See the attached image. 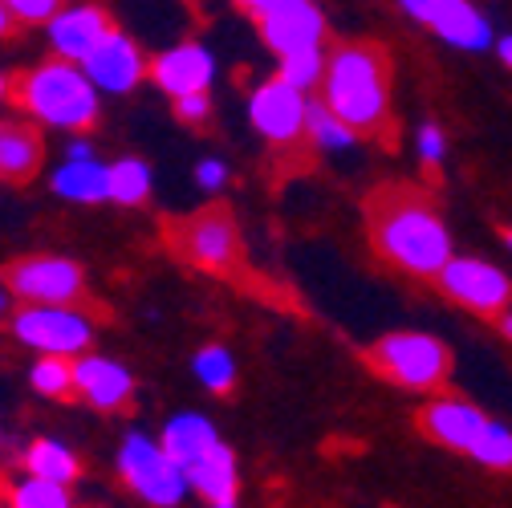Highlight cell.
<instances>
[{
	"mask_svg": "<svg viewBox=\"0 0 512 508\" xmlns=\"http://www.w3.org/2000/svg\"><path fill=\"white\" fill-rule=\"evenodd\" d=\"M78 391H82V403H90L106 415H131L135 411L131 374L106 358H82L78 362Z\"/></svg>",
	"mask_w": 512,
	"mask_h": 508,
	"instance_id": "e0dca14e",
	"label": "cell"
},
{
	"mask_svg": "<svg viewBox=\"0 0 512 508\" xmlns=\"http://www.w3.org/2000/svg\"><path fill=\"white\" fill-rule=\"evenodd\" d=\"M86 66V74H90V82L94 86H102V90H110V94H126V90H135L147 74H151V66H147V57H143V49L126 37V33H118V29H110L106 33V41L82 61Z\"/></svg>",
	"mask_w": 512,
	"mask_h": 508,
	"instance_id": "5bb4252c",
	"label": "cell"
},
{
	"mask_svg": "<svg viewBox=\"0 0 512 508\" xmlns=\"http://www.w3.org/2000/svg\"><path fill=\"white\" fill-rule=\"evenodd\" d=\"M175 114L183 118V122H204L208 114H212V102H208V90H196V94H179L175 98Z\"/></svg>",
	"mask_w": 512,
	"mask_h": 508,
	"instance_id": "f546056e",
	"label": "cell"
},
{
	"mask_svg": "<svg viewBox=\"0 0 512 508\" xmlns=\"http://www.w3.org/2000/svg\"><path fill=\"white\" fill-rule=\"evenodd\" d=\"M500 61L512 70V37H504V41H500Z\"/></svg>",
	"mask_w": 512,
	"mask_h": 508,
	"instance_id": "d590c367",
	"label": "cell"
},
{
	"mask_svg": "<svg viewBox=\"0 0 512 508\" xmlns=\"http://www.w3.org/2000/svg\"><path fill=\"white\" fill-rule=\"evenodd\" d=\"M435 285L447 297H452V301H460L464 309L480 313V317H500L512 305V281H508V273H500L488 261L452 257V261L439 269Z\"/></svg>",
	"mask_w": 512,
	"mask_h": 508,
	"instance_id": "30bf717a",
	"label": "cell"
},
{
	"mask_svg": "<svg viewBox=\"0 0 512 508\" xmlns=\"http://www.w3.org/2000/svg\"><path fill=\"white\" fill-rule=\"evenodd\" d=\"M33 387L57 403H82L78 391V362L70 354H45L33 366Z\"/></svg>",
	"mask_w": 512,
	"mask_h": 508,
	"instance_id": "44dd1931",
	"label": "cell"
},
{
	"mask_svg": "<svg viewBox=\"0 0 512 508\" xmlns=\"http://www.w3.org/2000/svg\"><path fill=\"white\" fill-rule=\"evenodd\" d=\"M309 139H313L317 151H346L358 135L350 131V126L326 102H309Z\"/></svg>",
	"mask_w": 512,
	"mask_h": 508,
	"instance_id": "cb8c5ba5",
	"label": "cell"
},
{
	"mask_svg": "<svg viewBox=\"0 0 512 508\" xmlns=\"http://www.w3.org/2000/svg\"><path fill=\"white\" fill-rule=\"evenodd\" d=\"M118 472H122L126 484H131L155 508H175L179 496H183V484H187L179 464L163 448H155L151 439H143V435L126 439V448L118 456Z\"/></svg>",
	"mask_w": 512,
	"mask_h": 508,
	"instance_id": "9c48e42d",
	"label": "cell"
},
{
	"mask_svg": "<svg viewBox=\"0 0 512 508\" xmlns=\"http://www.w3.org/2000/svg\"><path fill=\"white\" fill-rule=\"evenodd\" d=\"M399 5L419 25H431L447 45H456V49L480 53V49L492 45L488 21L480 17V9L472 5V0H399Z\"/></svg>",
	"mask_w": 512,
	"mask_h": 508,
	"instance_id": "7c38bea8",
	"label": "cell"
},
{
	"mask_svg": "<svg viewBox=\"0 0 512 508\" xmlns=\"http://www.w3.org/2000/svg\"><path fill=\"white\" fill-rule=\"evenodd\" d=\"M0 281L13 297H21L25 305H66V309H86L98 322H114L110 309L90 297L86 277L74 261L66 257H21L0 269Z\"/></svg>",
	"mask_w": 512,
	"mask_h": 508,
	"instance_id": "52a82bcc",
	"label": "cell"
},
{
	"mask_svg": "<svg viewBox=\"0 0 512 508\" xmlns=\"http://www.w3.org/2000/svg\"><path fill=\"white\" fill-rule=\"evenodd\" d=\"M13 25H17V17L9 13L5 0H0V37H9V33H13Z\"/></svg>",
	"mask_w": 512,
	"mask_h": 508,
	"instance_id": "836d02e7",
	"label": "cell"
},
{
	"mask_svg": "<svg viewBox=\"0 0 512 508\" xmlns=\"http://www.w3.org/2000/svg\"><path fill=\"white\" fill-rule=\"evenodd\" d=\"M9 504H13V508H78V504L66 496V488H61V484H53V480H37V476H33L29 484L13 488Z\"/></svg>",
	"mask_w": 512,
	"mask_h": 508,
	"instance_id": "4316f807",
	"label": "cell"
},
{
	"mask_svg": "<svg viewBox=\"0 0 512 508\" xmlns=\"http://www.w3.org/2000/svg\"><path fill=\"white\" fill-rule=\"evenodd\" d=\"M9 102L29 118L61 131H90L98 122V86L86 66L66 57H49L9 78Z\"/></svg>",
	"mask_w": 512,
	"mask_h": 508,
	"instance_id": "277c9868",
	"label": "cell"
},
{
	"mask_svg": "<svg viewBox=\"0 0 512 508\" xmlns=\"http://www.w3.org/2000/svg\"><path fill=\"white\" fill-rule=\"evenodd\" d=\"M236 9H244L248 17H269V13H277V9H285V5H297V0H232Z\"/></svg>",
	"mask_w": 512,
	"mask_h": 508,
	"instance_id": "1f68e13d",
	"label": "cell"
},
{
	"mask_svg": "<svg viewBox=\"0 0 512 508\" xmlns=\"http://www.w3.org/2000/svg\"><path fill=\"white\" fill-rule=\"evenodd\" d=\"M9 496H13V488L5 484V476H0V500H9Z\"/></svg>",
	"mask_w": 512,
	"mask_h": 508,
	"instance_id": "74e56055",
	"label": "cell"
},
{
	"mask_svg": "<svg viewBox=\"0 0 512 508\" xmlns=\"http://www.w3.org/2000/svg\"><path fill=\"white\" fill-rule=\"evenodd\" d=\"M0 98H9V82L5 78H0Z\"/></svg>",
	"mask_w": 512,
	"mask_h": 508,
	"instance_id": "f35d334b",
	"label": "cell"
},
{
	"mask_svg": "<svg viewBox=\"0 0 512 508\" xmlns=\"http://www.w3.org/2000/svg\"><path fill=\"white\" fill-rule=\"evenodd\" d=\"M25 468H29V476L53 480V484H70V480L82 476V460L61 448V443H53V439H37L33 443V448L25 452Z\"/></svg>",
	"mask_w": 512,
	"mask_h": 508,
	"instance_id": "7402d4cb",
	"label": "cell"
},
{
	"mask_svg": "<svg viewBox=\"0 0 512 508\" xmlns=\"http://www.w3.org/2000/svg\"><path fill=\"white\" fill-rule=\"evenodd\" d=\"M443 151H447V139H443V131H439V126H423V131H419V159L427 163V167H439L443 163Z\"/></svg>",
	"mask_w": 512,
	"mask_h": 508,
	"instance_id": "4dcf8cb0",
	"label": "cell"
},
{
	"mask_svg": "<svg viewBox=\"0 0 512 508\" xmlns=\"http://www.w3.org/2000/svg\"><path fill=\"white\" fill-rule=\"evenodd\" d=\"M0 305H5V301H0Z\"/></svg>",
	"mask_w": 512,
	"mask_h": 508,
	"instance_id": "60d3db41",
	"label": "cell"
},
{
	"mask_svg": "<svg viewBox=\"0 0 512 508\" xmlns=\"http://www.w3.org/2000/svg\"><path fill=\"white\" fill-rule=\"evenodd\" d=\"M163 452L179 464L187 484H196L212 508H236V460L204 419H171L163 431Z\"/></svg>",
	"mask_w": 512,
	"mask_h": 508,
	"instance_id": "5b68a950",
	"label": "cell"
},
{
	"mask_svg": "<svg viewBox=\"0 0 512 508\" xmlns=\"http://www.w3.org/2000/svg\"><path fill=\"white\" fill-rule=\"evenodd\" d=\"M45 163V139L33 122H0V183H29Z\"/></svg>",
	"mask_w": 512,
	"mask_h": 508,
	"instance_id": "d6986e66",
	"label": "cell"
},
{
	"mask_svg": "<svg viewBox=\"0 0 512 508\" xmlns=\"http://www.w3.org/2000/svg\"><path fill=\"white\" fill-rule=\"evenodd\" d=\"M151 196V171L139 159H118L110 167V200L122 208H139Z\"/></svg>",
	"mask_w": 512,
	"mask_h": 508,
	"instance_id": "603a6c76",
	"label": "cell"
},
{
	"mask_svg": "<svg viewBox=\"0 0 512 508\" xmlns=\"http://www.w3.org/2000/svg\"><path fill=\"white\" fill-rule=\"evenodd\" d=\"M196 175H200L204 187H220V183H224V167H220V163H200Z\"/></svg>",
	"mask_w": 512,
	"mask_h": 508,
	"instance_id": "d6a6232c",
	"label": "cell"
},
{
	"mask_svg": "<svg viewBox=\"0 0 512 508\" xmlns=\"http://www.w3.org/2000/svg\"><path fill=\"white\" fill-rule=\"evenodd\" d=\"M484 423L488 419L480 415V407L468 403V399H456V395H435L415 415V427L431 443H439V448H452V452H472V443L480 439Z\"/></svg>",
	"mask_w": 512,
	"mask_h": 508,
	"instance_id": "4fadbf2b",
	"label": "cell"
},
{
	"mask_svg": "<svg viewBox=\"0 0 512 508\" xmlns=\"http://www.w3.org/2000/svg\"><path fill=\"white\" fill-rule=\"evenodd\" d=\"M362 362L387 378L395 387L407 391H443L447 378H452V350L431 334H415V330H399L378 338L374 346H366Z\"/></svg>",
	"mask_w": 512,
	"mask_h": 508,
	"instance_id": "8992f818",
	"label": "cell"
},
{
	"mask_svg": "<svg viewBox=\"0 0 512 508\" xmlns=\"http://www.w3.org/2000/svg\"><path fill=\"white\" fill-rule=\"evenodd\" d=\"M163 244H167L171 257L183 261L187 269H200V273L220 277L228 285L261 293V285H252L256 277L248 269L240 224H236L228 204H204L196 212H183V216L163 220Z\"/></svg>",
	"mask_w": 512,
	"mask_h": 508,
	"instance_id": "3957f363",
	"label": "cell"
},
{
	"mask_svg": "<svg viewBox=\"0 0 512 508\" xmlns=\"http://www.w3.org/2000/svg\"><path fill=\"white\" fill-rule=\"evenodd\" d=\"M70 155H74V159H90V147H86V143H74Z\"/></svg>",
	"mask_w": 512,
	"mask_h": 508,
	"instance_id": "8d00e7d4",
	"label": "cell"
},
{
	"mask_svg": "<svg viewBox=\"0 0 512 508\" xmlns=\"http://www.w3.org/2000/svg\"><path fill=\"white\" fill-rule=\"evenodd\" d=\"M366 236L387 265L407 277H439L452 261V236L423 187L387 183L366 196Z\"/></svg>",
	"mask_w": 512,
	"mask_h": 508,
	"instance_id": "6da1fadb",
	"label": "cell"
},
{
	"mask_svg": "<svg viewBox=\"0 0 512 508\" xmlns=\"http://www.w3.org/2000/svg\"><path fill=\"white\" fill-rule=\"evenodd\" d=\"M45 29H49L53 53L66 57V61H78V66H82V61L106 41V33L114 29V21L98 5H66Z\"/></svg>",
	"mask_w": 512,
	"mask_h": 508,
	"instance_id": "9a60e30c",
	"label": "cell"
},
{
	"mask_svg": "<svg viewBox=\"0 0 512 508\" xmlns=\"http://www.w3.org/2000/svg\"><path fill=\"white\" fill-rule=\"evenodd\" d=\"M13 334L45 354H82L90 346V326L66 305H25L13 317Z\"/></svg>",
	"mask_w": 512,
	"mask_h": 508,
	"instance_id": "8fae6325",
	"label": "cell"
},
{
	"mask_svg": "<svg viewBox=\"0 0 512 508\" xmlns=\"http://www.w3.org/2000/svg\"><path fill=\"white\" fill-rule=\"evenodd\" d=\"M196 370H200V378L208 383V391H216V395H232L236 366H232V358H228L220 346H208V350L196 358Z\"/></svg>",
	"mask_w": 512,
	"mask_h": 508,
	"instance_id": "83f0119b",
	"label": "cell"
},
{
	"mask_svg": "<svg viewBox=\"0 0 512 508\" xmlns=\"http://www.w3.org/2000/svg\"><path fill=\"white\" fill-rule=\"evenodd\" d=\"M496 326H500V334H504V338L512 342V309H504V313L496 317Z\"/></svg>",
	"mask_w": 512,
	"mask_h": 508,
	"instance_id": "e575fe53",
	"label": "cell"
},
{
	"mask_svg": "<svg viewBox=\"0 0 512 508\" xmlns=\"http://www.w3.org/2000/svg\"><path fill=\"white\" fill-rule=\"evenodd\" d=\"M53 192L70 196V200H82V204L110 200V167H102L94 159H74V163H66L53 175Z\"/></svg>",
	"mask_w": 512,
	"mask_h": 508,
	"instance_id": "ffe728a7",
	"label": "cell"
},
{
	"mask_svg": "<svg viewBox=\"0 0 512 508\" xmlns=\"http://www.w3.org/2000/svg\"><path fill=\"white\" fill-rule=\"evenodd\" d=\"M248 118L252 126L261 131L277 155H289L293 167L309 163L313 139H309V102L305 90H297L293 82H285L281 74L273 82H261L248 98Z\"/></svg>",
	"mask_w": 512,
	"mask_h": 508,
	"instance_id": "ba28073f",
	"label": "cell"
},
{
	"mask_svg": "<svg viewBox=\"0 0 512 508\" xmlns=\"http://www.w3.org/2000/svg\"><path fill=\"white\" fill-rule=\"evenodd\" d=\"M326 61L330 57L322 53V45L281 53V78L293 82L297 90H313V86H322V78H326Z\"/></svg>",
	"mask_w": 512,
	"mask_h": 508,
	"instance_id": "d4e9b609",
	"label": "cell"
},
{
	"mask_svg": "<svg viewBox=\"0 0 512 508\" xmlns=\"http://www.w3.org/2000/svg\"><path fill=\"white\" fill-rule=\"evenodd\" d=\"M476 464L492 468V472H512V431L504 423H484L480 439L472 443L468 452Z\"/></svg>",
	"mask_w": 512,
	"mask_h": 508,
	"instance_id": "484cf974",
	"label": "cell"
},
{
	"mask_svg": "<svg viewBox=\"0 0 512 508\" xmlns=\"http://www.w3.org/2000/svg\"><path fill=\"white\" fill-rule=\"evenodd\" d=\"M322 102L358 139L391 143V57L374 41H342L322 78Z\"/></svg>",
	"mask_w": 512,
	"mask_h": 508,
	"instance_id": "7a4b0ae2",
	"label": "cell"
},
{
	"mask_svg": "<svg viewBox=\"0 0 512 508\" xmlns=\"http://www.w3.org/2000/svg\"><path fill=\"white\" fill-rule=\"evenodd\" d=\"M212 74H216V61L212 53L200 45V41H183V45H171L167 53H159L151 61V82L179 98V94H196V90H208L212 86Z\"/></svg>",
	"mask_w": 512,
	"mask_h": 508,
	"instance_id": "2e32d148",
	"label": "cell"
},
{
	"mask_svg": "<svg viewBox=\"0 0 512 508\" xmlns=\"http://www.w3.org/2000/svg\"><path fill=\"white\" fill-rule=\"evenodd\" d=\"M261 25V37L273 53H293V49H309V45H322L326 37V21L317 13L309 0H297V5H285L269 17L256 21Z\"/></svg>",
	"mask_w": 512,
	"mask_h": 508,
	"instance_id": "ac0fdd59",
	"label": "cell"
},
{
	"mask_svg": "<svg viewBox=\"0 0 512 508\" xmlns=\"http://www.w3.org/2000/svg\"><path fill=\"white\" fill-rule=\"evenodd\" d=\"M504 240H508V248H512V228H508V232H504Z\"/></svg>",
	"mask_w": 512,
	"mask_h": 508,
	"instance_id": "ab89813d",
	"label": "cell"
},
{
	"mask_svg": "<svg viewBox=\"0 0 512 508\" xmlns=\"http://www.w3.org/2000/svg\"><path fill=\"white\" fill-rule=\"evenodd\" d=\"M5 5L21 25H49L61 9H66V0H5Z\"/></svg>",
	"mask_w": 512,
	"mask_h": 508,
	"instance_id": "f1b7e54d",
	"label": "cell"
}]
</instances>
